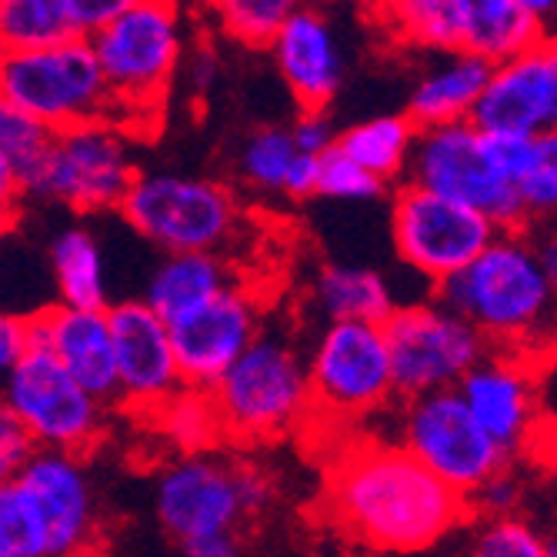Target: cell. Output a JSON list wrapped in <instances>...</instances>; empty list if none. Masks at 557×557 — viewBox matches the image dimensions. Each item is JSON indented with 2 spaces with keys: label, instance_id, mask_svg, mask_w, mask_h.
<instances>
[{
  "label": "cell",
  "instance_id": "cell-40",
  "mask_svg": "<svg viewBox=\"0 0 557 557\" xmlns=\"http://www.w3.org/2000/svg\"><path fill=\"white\" fill-rule=\"evenodd\" d=\"M37 450L40 447L27 434V428L11 411H0V471H4V478H14Z\"/></svg>",
  "mask_w": 557,
  "mask_h": 557
},
{
  "label": "cell",
  "instance_id": "cell-45",
  "mask_svg": "<svg viewBox=\"0 0 557 557\" xmlns=\"http://www.w3.org/2000/svg\"><path fill=\"white\" fill-rule=\"evenodd\" d=\"M528 450L547 468H557V424H537L528 441Z\"/></svg>",
  "mask_w": 557,
  "mask_h": 557
},
{
  "label": "cell",
  "instance_id": "cell-49",
  "mask_svg": "<svg viewBox=\"0 0 557 557\" xmlns=\"http://www.w3.org/2000/svg\"><path fill=\"white\" fill-rule=\"evenodd\" d=\"M0 557H14V554H0Z\"/></svg>",
  "mask_w": 557,
  "mask_h": 557
},
{
  "label": "cell",
  "instance_id": "cell-4",
  "mask_svg": "<svg viewBox=\"0 0 557 557\" xmlns=\"http://www.w3.org/2000/svg\"><path fill=\"white\" fill-rule=\"evenodd\" d=\"M227 441L284 437L314 411L311 371L281 334H261L211 391Z\"/></svg>",
  "mask_w": 557,
  "mask_h": 557
},
{
  "label": "cell",
  "instance_id": "cell-28",
  "mask_svg": "<svg viewBox=\"0 0 557 557\" xmlns=\"http://www.w3.org/2000/svg\"><path fill=\"white\" fill-rule=\"evenodd\" d=\"M50 271H54L61 304L87 311H108V264L104 250L87 227H64L50 244Z\"/></svg>",
  "mask_w": 557,
  "mask_h": 557
},
{
  "label": "cell",
  "instance_id": "cell-17",
  "mask_svg": "<svg viewBox=\"0 0 557 557\" xmlns=\"http://www.w3.org/2000/svg\"><path fill=\"white\" fill-rule=\"evenodd\" d=\"M171 327L184 387L214 391L218 381L244 358L247 347L261 337V311L258 300L234 284Z\"/></svg>",
  "mask_w": 557,
  "mask_h": 557
},
{
  "label": "cell",
  "instance_id": "cell-44",
  "mask_svg": "<svg viewBox=\"0 0 557 557\" xmlns=\"http://www.w3.org/2000/svg\"><path fill=\"white\" fill-rule=\"evenodd\" d=\"M240 554V537L237 534H214L184 544V557H237Z\"/></svg>",
  "mask_w": 557,
  "mask_h": 557
},
{
  "label": "cell",
  "instance_id": "cell-29",
  "mask_svg": "<svg viewBox=\"0 0 557 557\" xmlns=\"http://www.w3.org/2000/svg\"><path fill=\"white\" fill-rule=\"evenodd\" d=\"M418 137L421 127L408 114H381L347 127L337 137V147L350 161H358L364 171H371L377 181H394V177H408Z\"/></svg>",
  "mask_w": 557,
  "mask_h": 557
},
{
  "label": "cell",
  "instance_id": "cell-36",
  "mask_svg": "<svg viewBox=\"0 0 557 557\" xmlns=\"http://www.w3.org/2000/svg\"><path fill=\"white\" fill-rule=\"evenodd\" d=\"M544 554H547V537H541L534 524L518 515L481 521L471 544V557H544Z\"/></svg>",
  "mask_w": 557,
  "mask_h": 557
},
{
  "label": "cell",
  "instance_id": "cell-42",
  "mask_svg": "<svg viewBox=\"0 0 557 557\" xmlns=\"http://www.w3.org/2000/svg\"><path fill=\"white\" fill-rule=\"evenodd\" d=\"M30 347H34L30 318H24V314H4V321H0V368H4V374L24 358Z\"/></svg>",
  "mask_w": 557,
  "mask_h": 557
},
{
  "label": "cell",
  "instance_id": "cell-8",
  "mask_svg": "<svg viewBox=\"0 0 557 557\" xmlns=\"http://www.w3.org/2000/svg\"><path fill=\"white\" fill-rule=\"evenodd\" d=\"M404 184L458 200L494 221L500 231L528 227L518 181L497 168L487 150V137L474 121L421 131Z\"/></svg>",
  "mask_w": 557,
  "mask_h": 557
},
{
  "label": "cell",
  "instance_id": "cell-22",
  "mask_svg": "<svg viewBox=\"0 0 557 557\" xmlns=\"http://www.w3.org/2000/svg\"><path fill=\"white\" fill-rule=\"evenodd\" d=\"M491 64L468 54V50H454V54H441L434 67L421 74V81L411 90L408 100V117L421 127H447V124H465L474 121V111L491 81Z\"/></svg>",
  "mask_w": 557,
  "mask_h": 557
},
{
  "label": "cell",
  "instance_id": "cell-37",
  "mask_svg": "<svg viewBox=\"0 0 557 557\" xmlns=\"http://www.w3.org/2000/svg\"><path fill=\"white\" fill-rule=\"evenodd\" d=\"M381 190H384V181H377L358 161H350L341 147L327 150V154L321 158V187H318V194L334 197V200H371Z\"/></svg>",
  "mask_w": 557,
  "mask_h": 557
},
{
  "label": "cell",
  "instance_id": "cell-21",
  "mask_svg": "<svg viewBox=\"0 0 557 557\" xmlns=\"http://www.w3.org/2000/svg\"><path fill=\"white\" fill-rule=\"evenodd\" d=\"M268 50L304 111H324L331 104L344 81V54L321 8L308 4L297 11Z\"/></svg>",
  "mask_w": 557,
  "mask_h": 557
},
{
  "label": "cell",
  "instance_id": "cell-27",
  "mask_svg": "<svg viewBox=\"0 0 557 557\" xmlns=\"http://www.w3.org/2000/svg\"><path fill=\"white\" fill-rule=\"evenodd\" d=\"M314 300L327 324L334 321L387 324V318L400 308L384 274H377L374 268H354V264H327L314 281Z\"/></svg>",
  "mask_w": 557,
  "mask_h": 557
},
{
  "label": "cell",
  "instance_id": "cell-35",
  "mask_svg": "<svg viewBox=\"0 0 557 557\" xmlns=\"http://www.w3.org/2000/svg\"><path fill=\"white\" fill-rule=\"evenodd\" d=\"M528 224L557 221V131L531 140V158L518 181Z\"/></svg>",
  "mask_w": 557,
  "mask_h": 557
},
{
  "label": "cell",
  "instance_id": "cell-47",
  "mask_svg": "<svg viewBox=\"0 0 557 557\" xmlns=\"http://www.w3.org/2000/svg\"><path fill=\"white\" fill-rule=\"evenodd\" d=\"M521 8H528L537 21H547L557 11V0H521Z\"/></svg>",
  "mask_w": 557,
  "mask_h": 557
},
{
  "label": "cell",
  "instance_id": "cell-26",
  "mask_svg": "<svg viewBox=\"0 0 557 557\" xmlns=\"http://www.w3.org/2000/svg\"><path fill=\"white\" fill-rule=\"evenodd\" d=\"M368 11L377 27L394 40L454 54L465 37V0H368Z\"/></svg>",
  "mask_w": 557,
  "mask_h": 557
},
{
  "label": "cell",
  "instance_id": "cell-16",
  "mask_svg": "<svg viewBox=\"0 0 557 557\" xmlns=\"http://www.w3.org/2000/svg\"><path fill=\"white\" fill-rule=\"evenodd\" d=\"M8 481V478H4ZM34 500L50 537V557H90L97 547L100 521L90 478L81 454L37 450L11 478Z\"/></svg>",
  "mask_w": 557,
  "mask_h": 557
},
{
  "label": "cell",
  "instance_id": "cell-30",
  "mask_svg": "<svg viewBox=\"0 0 557 557\" xmlns=\"http://www.w3.org/2000/svg\"><path fill=\"white\" fill-rule=\"evenodd\" d=\"M81 37L67 0H0V40L4 54L44 50Z\"/></svg>",
  "mask_w": 557,
  "mask_h": 557
},
{
  "label": "cell",
  "instance_id": "cell-38",
  "mask_svg": "<svg viewBox=\"0 0 557 557\" xmlns=\"http://www.w3.org/2000/svg\"><path fill=\"white\" fill-rule=\"evenodd\" d=\"M518 500H521V484L508 471H500V474H494L487 484H481L468 497V508L478 511L487 521V518H508V515H515Z\"/></svg>",
  "mask_w": 557,
  "mask_h": 557
},
{
  "label": "cell",
  "instance_id": "cell-14",
  "mask_svg": "<svg viewBox=\"0 0 557 557\" xmlns=\"http://www.w3.org/2000/svg\"><path fill=\"white\" fill-rule=\"evenodd\" d=\"M134 181L137 168L124 127L114 121H90L58 131L44 197L81 214L121 211Z\"/></svg>",
  "mask_w": 557,
  "mask_h": 557
},
{
  "label": "cell",
  "instance_id": "cell-9",
  "mask_svg": "<svg viewBox=\"0 0 557 557\" xmlns=\"http://www.w3.org/2000/svg\"><path fill=\"white\" fill-rule=\"evenodd\" d=\"M384 331L391 344L394 387L404 400L458 391L491 354L481 331L458 311H450L441 297L400 304Z\"/></svg>",
  "mask_w": 557,
  "mask_h": 557
},
{
  "label": "cell",
  "instance_id": "cell-31",
  "mask_svg": "<svg viewBox=\"0 0 557 557\" xmlns=\"http://www.w3.org/2000/svg\"><path fill=\"white\" fill-rule=\"evenodd\" d=\"M150 418H154L168 444L181 454H211V447L227 437L211 391L184 387Z\"/></svg>",
  "mask_w": 557,
  "mask_h": 557
},
{
  "label": "cell",
  "instance_id": "cell-1",
  "mask_svg": "<svg viewBox=\"0 0 557 557\" xmlns=\"http://www.w3.org/2000/svg\"><path fill=\"white\" fill-rule=\"evenodd\" d=\"M327 508L341 531L387 554L424 550L471 515L468 497L400 444L344 450L327 478Z\"/></svg>",
  "mask_w": 557,
  "mask_h": 557
},
{
  "label": "cell",
  "instance_id": "cell-5",
  "mask_svg": "<svg viewBox=\"0 0 557 557\" xmlns=\"http://www.w3.org/2000/svg\"><path fill=\"white\" fill-rule=\"evenodd\" d=\"M121 214L164 255H221L240 221L237 197L221 181L181 171L137 174Z\"/></svg>",
  "mask_w": 557,
  "mask_h": 557
},
{
  "label": "cell",
  "instance_id": "cell-18",
  "mask_svg": "<svg viewBox=\"0 0 557 557\" xmlns=\"http://www.w3.org/2000/svg\"><path fill=\"white\" fill-rule=\"evenodd\" d=\"M474 124L518 137L557 131V37H544L528 54L491 71Z\"/></svg>",
  "mask_w": 557,
  "mask_h": 557
},
{
  "label": "cell",
  "instance_id": "cell-13",
  "mask_svg": "<svg viewBox=\"0 0 557 557\" xmlns=\"http://www.w3.org/2000/svg\"><path fill=\"white\" fill-rule=\"evenodd\" d=\"M308 371L314 411L327 418H368L397 394L384 324H327L308 358Z\"/></svg>",
  "mask_w": 557,
  "mask_h": 557
},
{
  "label": "cell",
  "instance_id": "cell-23",
  "mask_svg": "<svg viewBox=\"0 0 557 557\" xmlns=\"http://www.w3.org/2000/svg\"><path fill=\"white\" fill-rule=\"evenodd\" d=\"M231 287L234 277L221 255H164V261L150 271L140 300L168 324H177Z\"/></svg>",
  "mask_w": 557,
  "mask_h": 557
},
{
  "label": "cell",
  "instance_id": "cell-48",
  "mask_svg": "<svg viewBox=\"0 0 557 557\" xmlns=\"http://www.w3.org/2000/svg\"><path fill=\"white\" fill-rule=\"evenodd\" d=\"M544 557H557V534L547 537V554H544Z\"/></svg>",
  "mask_w": 557,
  "mask_h": 557
},
{
  "label": "cell",
  "instance_id": "cell-46",
  "mask_svg": "<svg viewBox=\"0 0 557 557\" xmlns=\"http://www.w3.org/2000/svg\"><path fill=\"white\" fill-rule=\"evenodd\" d=\"M218 77V64H214V54H208V50H197L194 61H190V84L197 90H208Z\"/></svg>",
  "mask_w": 557,
  "mask_h": 557
},
{
  "label": "cell",
  "instance_id": "cell-33",
  "mask_svg": "<svg viewBox=\"0 0 557 557\" xmlns=\"http://www.w3.org/2000/svg\"><path fill=\"white\" fill-rule=\"evenodd\" d=\"M218 27L244 47H271L281 27L308 0H208Z\"/></svg>",
  "mask_w": 557,
  "mask_h": 557
},
{
  "label": "cell",
  "instance_id": "cell-7",
  "mask_svg": "<svg viewBox=\"0 0 557 557\" xmlns=\"http://www.w3.org/2000/svg\"><path fill=\"white\" fill-rule=\"evenodd\" d=\"M271 497L261 471L240 468L214 454H181L154 484V515L161 528L184 547L200 537L237 534Z\"/></svg>",
  "mask_w": 557,
  "mask_h": 557
},
{
  "label": "cell",
  "instance_id": "cell-32",
  "mask_svg": "<svg viewBox=\"0 0 557 557\" xmlns=\"http://www.w3.org/2000/svg\"><path fill=\"white\" fill-rule=\"evenodd\" d=\"M297 158L300 150L294 144L290 127H261L244 140L237 171L247 187L261 194H287Z\"/></svg>",
  "mask_w": 557,
  "mask_h": 557
},
{
  "label": "cell",
  "instance_id": "cell-39",
  "mask_svg": "<svg viewBox=\"0 0 557 557\" xmlns=\"http://www.w3.org/2000/svg\"><path fill=\"white\" fill-rule=\"evenodd\" d=\"M150 4V0H67L71 17L81 30V37H94L97 30H104L117 17Z\"/></svg>",
  "mask_w": 557,
  "mask_h": 557
},
{
  "label": "cell",
  "instance_id": "cell-6",
  "mask_svg": "<svg viewBox=\"0 0 557 557\" xmlns=\"http://www.w3.org/2000/svg\"><path fill=\"white\" fill-rule=\"evenodd\" d=\"M0 100L54 131L114 117V97L87 37L4 54Z\"/></svg>",
  "mask_w": 557,
  "mask_h": 557
},
{
  "label": "cell",
  "instance_id": "cell-25",
  "mask_svg": "<svg viewBox=\"0 0 557 557\" xmlns=\"http://www.w3.org/2000/svg\"><path fill=\"white\" fill-rule=\"evenodd\" d=\"M541 40V21L521 8V0H465L461 50L487 61L491 67L528 54Z\"/></svg>",
  "mask_w": 557,
  "mask_h": 557
},
{
  "label": "cell",
  "instance_id": "cell-19",
  "mask_svg": "<svg viewBox=\"0 0 557 557\" xmlns=\"http://www.w3.org/2000/svg\"><path fill=\"white\" fill-rule=\"evenodd\" d=\"M458 394L478 418V424L508 454L528 447L537 428L534 364L491 350L487 358L461 381Z\"/></svg>",
  "mask_w": 557,
  "mask_h": 557
},
{
  "label": "cell",
  "instance_id": "cell-2",
  "mask_svg": "<svg viewBox=\"0 0 557 557\" xmlns=\"http://www.w3.org/2000/svg\"><path fill=\"white\" fill-rule=\"evenodd\" d=\"M437 297L474 324L487 347L528 364L557 358V287L534 255L528 227L500 231L465 274L437 287Z\"/></svg>",
  "mask_w": 557,
  "mask_h": 557
},
{
  "label": "cell",
  "instance_id": "cell-34",
  "mask_svg": "<svg viewBox=\"0 0 557 557\" xmlns=\"http://www.w3.org/2000/svg\"><path fill=\"white\" fill-rule=\"evenodd\" d=\"M0 554L50 557V537L34 500L11 478L0 487Z\"/></svg>",
  "mask_w": 557,
  "mask_h": 557
},
{
  "label": "cell",
  "instance_id": "cell-43",
  "mask_svg": "<svg viewBox=\"0 0 557 557\" xmlns=\"http://www.w3.org/2000/svg\"><path fill=\"white\" fill-rule=\"evenodd\" d=\"M528 237L534 244V255L547 274V281L557 287V221L547 224H528Z\"/></svg>",
  "mask_w": 557,
  "mask_h": 557
},
{
  "label": "cell",
  "instance_id": "cell-10",
  "mask_svg": "<svg viewBox=\"0 0 557 557\" xmlns=\"http://www.w3.org/2000/svg\"><path fill=\"white\" fill-rule=\"evenodd\" d=\"M497 234L494 221L434 190L404 184L394 194L391 237L397 258L434 287L465 274Z\"/></svg>",
  "mask_w": 557,
  "mask_h": 557
},
{
  "label": "cell",
  "instance_id": "cell-20",
  "mask_svg": "<svg viewBox=\"0 0 557 557\" xmlns=\"http://www.w3.org/2000/svg\"><path fill=\"white\" fill-rule=\"evenodd\" d=\"M34 344L47 347L54 358L100 400L117 397V350L111 308L87 311V308H50L30 314Z\"/></svg>",
  "mask_w": 557,
  "mask_h": 557
},
{
  "label": "cell",
  "instance_id": "cell-3",
  "mask_svg": "<svg viewBox=\"0 0 557 557\" xmlns=\"http://www.w3.org/2000/svg\"><path fill=\"white\" fill-rule=\"evenodd\" d=\"M87 40L114 97V124L127 131L164 104L184 58L177 0H150Z\"/></svg>",
  "mask_w": 557,
  "mask_h": 557
},
{
  "label": "cell",
  "instance_id": "cell-12",
  "mask_svg": "<svg viewBox=\"0 0 557 557\" xmlns=\"http://www.w3.org/2000/svg\"><path fill=\"white\" fill-rule=\"evenodd\" d=\"M400 447L461 497H471L494 474L508 471L511 458L478 424L458 391L404 400Z\"/></svg>",
  "mask_w": 557,
  "mask_h": 557
},
{
  "label": "cell",
  "instance_id": "cell-41",
  "mask_svg": "<svg viewBox=\"0 0 557 557\" xmlns=\"http://www.w3.org/2000/svg\"><path fill=\"white\" fill-rule=\"evenodd\" d=\"M290 134H294V144L300 154H311V158H324L327 150L337 147V137L327 114L324 111H300V117L290 124Z\"/></svg>",
  "mask_w": 557,
  "mask_h": 557
},
{
  "label": "cell",
  "instance_id": "cell-24",
  "mask_svg": "<svg viewBox=\"0 0 557 557\" xmlns=\"http://www.w3.org/2000/svg\"><path fill=\"white\" fill-rule=\"evenodd\" d=\"M58 131L0 104V194L4 208L14 197H44Z\"/></svg>",
  "mask_w": 557,
  "mask_h": 557
},
{
  "label": "cell",
  "instance_id": "cell-15",
  "mask_svg": "<svg viewBox=\"0 0 557 557\" xmlns=\"http://www.w3.org/2000/svg\"><path fill=\"white\" fill-rule=\"evenodd\" d=\"M117 350V397L137 414H154L184 391V374L174 347V327L144 300L111 308Z\"/></svg>",
  "mask_w": 557,
  "mask_h": 557
},
{
  "label": "cell",
  "instance_id": "cell-11",
  "mask_svg": "<svg viewBox=\"0 0 557 557\" xmlns=\"http://www.w3.org/2000/svg\"><path fill=\"white\" fill-rule=\"evenodd\" d=\"M4 411L27 428L40 450L84 454L104 431V400L40 344L4 374Z\"/></svg>",
  "mask_w": 557,
  "mask_h": 557
}]
</instances>
